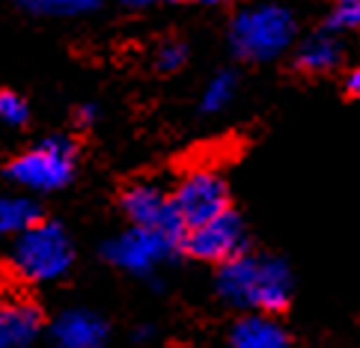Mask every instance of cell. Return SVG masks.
Wrapping results in <instances>:
<instances>
[{
  "mask_svg": "<svg viewBox=\"0 0 360 348\" xmlns=\"http://www.w3.org/2000/svg\"><path fill=\"white\" fill-rule=\"evenodd\" d=\"M236 86H238V77L233 72H217L209 84L202 89V98H200V110L202 113H217L224 110L229 101L236 98Z\"/></svg>",
  "mask_w": 360,
  "mask_h": 348,
  "instance_id": "15",
  "label": "cell"
},
{
  "mask_svg": "<svg viewBox=\"0 0 360 348\" xmlns=\"http://www.w3.org/2000/svg\"><path fill=\"white\" fill-rule=\"evenodd\" d=\"M328 30L337 33H354L360 30V0H340L337 6L328 12Z\"/></svg>",
  "mask_w": 360,
  "mask_h": 348,
  "instance_id": "16",
  "label": "cell"
},
{
  "mask_svg": "<svg viewBox=\"0 0 360 348\" xmlns=\"http://www.w3.org/2000/svg\"><path fill=\"white\" fill-rule=\"evenodd\" d=\"M75 247L69 232L54 221H39L15 236L9 265L24 283H54L72 268Z\"/></svg>",
  "mask_w": 360,
  "mask_h": 348,
  "instance_id": "3",
  "label": "cell"
},
{
  "mask_svg": "<svg viewBox=\"0 0 360 348\" xmlns=\"http://www.w3.org/2000/svg\"><path fill=\"white\" fill-rule=\"evenodd\" d=\"M51 337L57 348H105L108 321L93 309H66L54 318Z\"/></svg>",
  "mask_w": 360,
  "mask_h": 348,
  "instance_id": "9",
  "label": "cell"
},
{
  "mask_svg": "<svg viewBox=\"0 0 360 348\" xmlns=\"http://www.w3.org/2000/svg\"><path fill=\"white\" fill-rule=\"evenodd\" d=\"M295 30H298V24H295V15L286 6H244L229 24V42H233V51L241 60L268 63L292 48Z\"/></svg>",
  "mask_w": 360,
  "mask_h": 348,
  "instance_id": "2",
  "label": "cell"
},
{
  "mask_svg": "<svg viewBox=\"0 0 360 348\" xmlns=\"http://www.w3.org/2000/svg\"><path fill=\"white\" fill-rule=\"evenodd\" d=\"M244 247H248V229H244L241 217L233 209L212 224L188 229L182 241V250L188 256H194L200 262H217V265H226L236 256L248 253Z\"/></svg>",
  "mask_w": 360,
  "mask_h": 348,
  "instance_id": "7",
  "label": "cell"
},
{
  "mask_svg": "<svg viewBox=\"0 0 360 348\" xmlns=\"http://www.w3.org/2000/svg\"><path fill=\"white\" fill-rule=\"evenodd\" d=\"M182 247V241L167 236L158 229H140L128 226L117 238L105 244V259L117 268L128 271V274H152L158 265H164L170 256Z\"/></svg>",
  "mask_w": 360,
  "mask_h": 348,
  "instance_id": "6",
  "label": "cell"
},
{
  "mask_svg": "<svg viewBox=\"0 0 360 348\" xmlns=\"http://www.w3.org/2000/svg\"><path fill=\"white\" fill-rule=\"evenodd\" d=\"M185 60H188V45L164 42L155 54V66H158V72H176V69L185 66Z\"/></svg>",
  "mask_w": 360,
  "mask_h": 348,
  "instance_id": "18",
  "label": "cell"
},
{
  "mask_svg": "<svg viewBox=\"0 0 360 348\" xmlns=\"http://www.w3.org/2000/svg\"><path fill=\"white\" fill-rule=\"evenodd\" d=\"M39 205L30 197H12V193H0V238L4 236H21L24 229L39 224Z\"/></svg>",
  "mask_w": 360,
  "mask_h": 348,
  "instance_id": "13",
  "label": "cell"
},
{
  "mask_svg": "<svg viewBox=\"0 0 360 348\" xmlns=\"http://www.w3.org/2000/svg\"><path fill=\"white\" fill-rule=\"evenodd\" d=\"M120 205H122L125 217L131 221V226L158 229V232H167V236H173L179 241H185V226L176 217L170 193H164L158 185H152V182H134V185H128L122 191Z\"/></svg>",
  "mask_w": 360,
  "mask_h": 348,
  "instance_id": "8",
  "label": "cell"
},
{
  "mask_svg": "<svg viewBox=\"0 0 360 348\" xmlns=\"http://www.w3.org/2000/svg\"><path fill=\"white\" fill-rule=\"evenodd\" d=\"M170 200H173L176 217L182 221L185 232L212 224L221 214L229 212L226 182H224L221 173L212 170V167H191V170L179 179Z\"/></svg>",
  "mask_w": 360,
  "mask_h": 348,
  "instance_id": "5",
  "label": "cell"
},
{
  "mask_svg": "<svg viewBox=\"0 0 360 348\" xmlns=\"http://www.w3.org/2000/svg\"><path fill=\"white\" fill-rule=\"evenodd\" d=\"M96 105H81L78 113H75V120H78V125H89V122H96Z\"/></svg>",
  "mask_w": 360,
  "mask_h": 348,
  "instance_id": "19",
  "label": "cell"
},
{
  "mask_svg": "<svg viewBox=\"0 0 360 348\" xmlns=\"http://www.w3.org/2000/svg\"><path fill=\"white\" fill-rule=\"evenodd\" d=\"M342 63V42L330 30L310 33L295 51V66L307 75H325L333 72Z\"/></svg>",
  "mask_w": 360,
  "mask_h": 348,
  "instance_id": "12",
  "label": "cell"
},
{
  "mask_svg": "<svg viewBox=\"0 0 360 348\" xmlns=\"http://www.w3.org/2000/svg\"><path fill=\"white\" fill-rule=\"evenodd\" d=\"M21 9L39 18H78L96 12L98 4L93 0H27V4H21Z\"/></svg>",
  "mask_w": 360,
  "mask_h": 348,
  "instance_id": "14",
  "label": "cell"
},
{
  "mask_svg": "<svg viewBox=\"0 0 360 348\" xmlns=\"http://www.w3.org/2000/svg\"><path fill=\"white\" fill-rule=\"evenodd\" d=\"M4 289H6V277H4V271H0V301H4Z\"/></svg>",
  "mask_w": 360,
  "mask_h": 348,
  "instance_id": "21",
  "label": "cell"
},
{
  "mask_svg": "<svg viewBox=\"0 0 360 348\" xmlns=\"http://www.w3.org/2000/svg\"><path fill=\"white\" fill-rule=\"evenodd\" d=\"M229 345L233 348H292V340L274 316L248 313L233 325Z\"/></svg>",
  "mask_w": 360,
  "mask_h": 348,
  "instance_id": "11",
  "label": "cell"
},
{
  "mask_svg": "<svg viewBox=\"0 0 360 348\" xmlns=\"http://www.w3.org/2000/svg\"><path fill=\"white\" fill-rule=\"evenodd\" d=\"M214 286L229 307L274 316L292 298V271L277 256L241 253L221 265Z\"/></svg>",
  "mask_w": 360,
  "mask_h": 348,
  "instance_id": "1",
  "label": "cell"
},
{
  "mask_svg": "<svg viewBox=\"0 0 360 348\" xmlns=\"http://www.w3.org/2000/svg\"><path fill=\"white\" fill-rule=\"evenodd\" d=\"M42 330L39 307L27 298L0 301V348H27Z\"/></svg>",
  "mask_w": 360,
  "mask_h": 348,
  "instance_id": "10",
  "label": "cell"
},
{
  "mask_svg": "<svg viewBox=\"0 0 360 348\" xmlns=\"http://www.w3.org/2000/svg\"><path fill=\"white\" fill-rule=\"evenodd\" d=\"M78 152L66 137H48L33 149L21 152L15 161L6 167V176L15 185L27 191H60L72 182Z\"/></svg>",
  "mask_w": 360,
  "mask_h": 348,
  "instance_id": "4",
  "label": "cell"
},
{
  "mask_svg": "<svg viewBox=\"0 0 360 348\" xmlns=\"http://www.w3.org/2000/svg\"><path fill=\"white\" fill-rule=\"evenodd\" d=\"M27 101H24L18 93L12 89H0V122L4 125H24L27 122Z\"/></svg>",
  "mask_w": 360,
  "mask_h": 348,
  "instance_id": "17",
  "label": "cell"
},
{
  "mask_svg": "<svg viewBox=\"0 0 360 348\" xmlns=\"http://www.w3.org/2000/svg\"><path fill=\"white\" fill-rule=\"evenodd\" d=\"M345 86H349V93H352V96L360 98V63L349 72V81H345Z\"/></svg>",
  "mask_w": 360,
  "mask_h": 348,
  "instance_id": "20",
  "label": "cell"
}]
</instances>
